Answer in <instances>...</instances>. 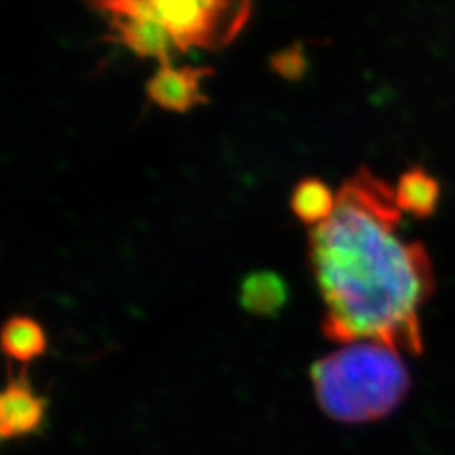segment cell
<instances>
[{
	"mask_svg": "<svg viewBox=\"0 0 455 455\" xmlns=\"http://www.w3.org/2000/svg\"><path fill=\"white\" fill-rule=\"evenodd\" d=\"M212 73L202 67H175L173 63L160 65L147 82L150 101L164 110L188 112L207 103L202 84Z\"/></svg>",
	"mask_w": 455,
	"mask_h": 455,
	"instance_id": "cell-5",
	"label": "cell"
},
{
	"mask_svg": "<svg viewBox=\"0 0 455 455\" xmlns=\"http://www.w3.org/2000/svg\"><path fill=\"white\" fill-rule=\"evenodd\" d=\"M88 4L107 20L112 40L139 57L173 63L179 52L142 0H88Z\"/></svg>",
	"mask_w": 455,
	"mask_h": 455,
	"instance_id": "cell-4",
	"label": "cell"
},
{
	"mask_svg": "<svg viewBox=\"0 0 455 455\" xmlns=\"http://www.w3.org/2000/svg\"><path fill=\"white\" fill-rule=\"evenodd\" d=\"M395 188L359 169L336 192L332 217L309 232V264L336 344L379 341L396 351L423 349L419 311L435 289L433 266L406 241Z\"/></svg>",
	"mask_w": 455,
	"mask_h": 455,
	"instance_id": "cell-1",
	"label": "cell"
},
{
	"mask_svg": "<svg viewBox=\"0 0 455 455\" xmlns=\"http://www.w3.org/2000/svg\"><path fill=\"white\" fill-rule=\"evenodd\" d=\"M291 209L298 220L315 228L332 217L336 209V192L319 179H304L292 190Z\"/></svg>",
	"mask_w": 455,
	"mask_h": 455,
	"instance_id": "cell-9",
	"label": "cell"
},
{
	"mask_svg": "<svg viewBox=\"0 0 455 455\" xmlns=\"http://www.w3.org/2000/svg\"><path fill=\"white\" fill-rule=\"evenodd\" d=\"M179 53L220 48L245 27L252 0H142Z\"/></svg>",
	"mask_w": 455,
	"mask_h": 455,
	"instance_id": "cell-3",
	"label": "cell"
},
{
	"mask_svg": "<svg viewBox=\"0 0 455 455\" xmlns=\"http://www.w3.org/2000/svg\"><path fill=\"white\" fill-rule=\"evenodd\" d=\"M46 396L35 393L25 372L12 378L0 398V435L4 440L35 433L46 419Z\"/></svg>",
	"mask_w": 455,
	"mask_h": 455,
	"instance_id": "cell-6",
	"label": "cell"
},
{
	"mask_svg": "<svg viewBox=\"0 0 455 455\" xmlns=\"http://www.w3.org/2000/svg\"><path fill=\"white\" fill-rule=\"evenodd\" d=\"M309 378L319 408L349 425L389 416L410 389L401 351L379 341L344 344L313 363Z\"/></svg>",
	"mask_w": 455,
	"mask_h": 455,
	"instance_id": "cell-2",
	"label": "cell"
},
{
	"mask_svg": "<svg viewBox=\"0 0 455 455\" xmlns=\"http://www.w3.org/2000/svg\"><path fill=\"white\" fill-rule=\"evenodd\" d=\"M396 205L416 219L431 217L440 202V184L421 167H411L401 175L395 187Z\"/></svg>",
	"mask_w": 455,
	"mask_h": 455,
	"instance_id": "cell-7",
	"label": "cell"
},
{
	"mask_svg": "<svg viewBox=\"0 0 455 455\" xmlns=\"http://www.w3.org/2000/svg\"><path fill=\"white\" fill-rule=\"evenodd\" d=\"M287 300V283L274 272L251 274L241 284V304L254 315H274Z\"/></svg>",
	"mask_w": 455,
	"mask_h": 455,
	"instance_id": "cell-8",
	"label": "cell"
},
{
	"mask_svg": "<svg viewBox=\"0 0 455 455\" xmlns=\"http://www.w3.org/2000/svg\"><path fill=\"white\" fill-rule=\"evenodd\" d=\"M3 347L10 359L28 364L46 353L48 338L42 326L31 317H12L3 329Z\"/></svg>",
	"mask_w": 455,
	"mask_h": 455,
	"instance_id": "cell-10",
	"label": "cell"
}]
</instances>
